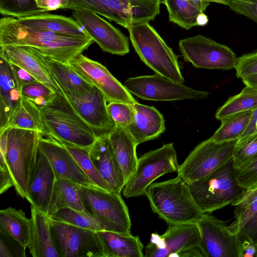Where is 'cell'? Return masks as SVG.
Here are the masks:
<instances>
[{
	"label": "cell",
	"mask_w": 257,
	"mask_h": 257,
	"mask_svg": "<svg viewBox=\"0 0 257 257\" xmlns=\"http://www.w3.org/2000/svg\"><path fill=\"white\" fill-rule=\"evenodd\" d=\"M255 133H257V108L252 111L248 125L239 139L245 138Z\"/></svg>",
	"instance_id": "50"
},
{
	"label": "cell",
	"mask_w": 257,
	"mask_h": 257,
	"mask_svg": "<svg viewBox=\"0 0 257 257\" xmlns=\"http://www.w3.org/2000/svg\"><path fill=\"white\" fill-rule=\"evenodd\" d=\"M27 28L79 38H90L83 27L73 18L47 12L17 18Z\"/></svg>",
	"instance_id": "24"
},
{
	"label": "cell",
	"mask_w": 257,
	"mask_h": 257,
	"mask_svg": "<svg viewBox=\"0 0 257 257\" xmlns=\"http://www.w3.org/2000/svg\"><path fill=\"white\" fill-rule=\"evenodd\" d=\"M50 225L60 257H109L97 232L51 218Z\"/></svg>",
	"instance_id": "10"
},
{
	"label": "cell",
	"mask_w": 257,
	"mask_h": 257,
	"mask_svg": "<svg viewBox=\"0 0 257 257\" xmlns=\"http://www.w3.org/2000/svg\"><path fill=\"white\" fill-rule=\"evenodd\" d=\"M196 203L210 213L237 201L246 190L238 183L232 159L206 176L188 183Z\"/></svg>",
	"instance_id": "5"
},
{
	"label": "cell",
	"mask_w": 257,
	"mask_h": 257,
	"mask_svg": "<svg viewBox=\"0 0 257 257\" xmlns=\"http://www.w3.org/2000/svg\"><path fill=\"white\" fill-rule=\"evenodd\" d=\"M228 7L234 12L257 23V0H233Z\"/></svg>",
	"instance_id": "46"
},
{
	"label": "cell",
	"mask_w": 257,
	"mask_h": 257,
	"mask_svg": "<svg viewBox=\"0 0 257 257\" xmlns=\"http://www.w3.org/2000/svg\"><path fill=\"white\" fill-rule=\"evenodd\" d=\"M38 8L47 12L58 9H67L69 0H35Z\"/></svg>",
	"instance_id": "49"
},
{
	"label": "cell",
	"mask_w": 257,
	"mask_h": 257,
	"mask_svg": "<svg viewBox=\"0 0 257 257\" xmlns=\"http://www.w3.org/2000/svg\"><path fill=\"white\" fill-rule=\"evenodd\" d=\"M108 138L126 183L137 167L138 145L126 127L116 126Z\"/></svg>",
	"instance_id": "28"
},
{
	"label": "cell",
	"mask_w": 257,
	"mask_h": 257,
	"mask_svg": "<svg viewBox=\"0 0 257 257\" xmlns=\"http://www.w3.org/2000/svg\"><path fill=\"white\" fill-rule=\"evenodd\" d=\"M200 233L196 223L168 224L162 235L151 234L145 247V256H176L189 247L199 245Z\"/></svg>",
	"instance_id": "16"
},
{
	"label": "cell",
	"mask_w": 257,
	"mask_h": 257,
	"mask_svg": "<svg viewBox=\"0 0 257 257\" xmlns=\"http://www.w3.org/2000/svg\"><path fill=\"white\" fill-rule=\"evenodd\" d=\"M26 247L0 230V257H25Z\"/></svg>",
	"instance_id": "44"
},
{
	"label": "cell",
	"mask_w": 257,
	"mask_h": 257,
	"mask_svg": "<svg viewBox=\"0 0 257 257\" xmlns=\"http://www.w3.org/2000/svg\"><path fill=\"white\" fill-rule=\"evenodd\" d=\"M0 230L27 247L31 239V220L21 209L10 207L0 211Z\"/></svg>",
	"instance_id": "33"
},
{
	"label": "cell",
	"mask_w": 257,
	"mask_h": 257,
	"mask_svg": "<svg viewBox=\"0 0 257 257\" xmlns=\"http://www.w3.org/2000/svg\"><path fill=\"white\" fill-rule=\"evenodd\" d=\"M107 108L116 126L126 127L132 122L135 114L133 104L110 102L107 104Z\"/></svg>",
	"instance_id": "42"
},
{
	"label": "cell",
	"mask_w": 257,
	"mask_h": 257,
	"mask_svg": "<svg viewBox=\"0 0 257 257\" xmlns=\"http://www.w3.org/2000/svg\"><path fill=\"white\" fill-rule=\"evenodd\" d=\"M243 250V257H255L256 248L247 240H244L242 242Z\"/></svg>",
	"instance_id": "52"
},
{
	"label": "cell",
	"mask_w": 257,
	"mask_h": 257,
	"mask_svg": "<svg viewBox=\"0 0 257 257\" xmlns=\"http://www.w3.org/2000/svg\"><path fill=\"white\" fill-rule=\"evenodd\" d=\"M252 112H239L223 118L220 127L211 138L217 143L239 140L248 125Z\"/></svg>",
	"instance_id": "36"
},
{
	"label": "cell",
	"mask_w": 257,
	"mask_h": 257,
	"mask_svg": "<svg viewBox=\"0 0 257 257\" xmlns=\"http://www.w3.org/2000/svg\"><path fill=\"white\" fill-rule=\"evenodd\" d=\"M145 196L152 211L168 225L196 223L204 213L194 200L189 184L178 175L151 184Z\"/></svg>",
	"instance_id": "2"
},
{
	"label": "cell",
	"mask_w": 257,
	"mask_h": 257,
	"mask_svg": "<svg viewBox=\"0 0 257 257\" xmlns=\"http://www.w3.org/2000/svg\"><path fill=\"white\" fill-rule=\"evenodd\" d=\"M133 105L134 117L126 128L137 145L158 138L165 131L164 117L155 107L138 102Z\"/></svg>",
	"instance_id": "23"
},
{
	"label": "cell",
	"mask_w": 257,
	"mask_h": 257,
	"mask_svg": "<svg viewBox=\"0 0 257 257\" xmlns=\"http://www.w3.org/2000/svg\"><path fill=\"white\" fill-rule=\"evenodd\" d=\"M177 154L173 143L150 151L138 158L136 171L126 182L123 195L127 197L145 196L147 187L161 176L177 171Z\"/></svg>",
	"instance_id": "8"
},
{
	"label": "cell",
	"mask_w": 257,
	"mask_h": 257,
	"mask_svg": "<svg viewBox=\"0 0 257 257\" xmlns=\"http://www.w3.org/2000/svg\"><path fill=\"white\" fill-rule=\"evenodd\" d=\"M127 29L136 52L148 67L175 82H184L178 56L149 22L135 24Z\"/></svg>",
	"instance_id": "4"
},
{
	"label": "cell",
	"mask_w": 257,
	"mask_h": 257,
	"mask_svg": "<svg viewBox=\"0 0 257 257\" xmlns=\"http://www.w3.org/2000/svg\"><path fill=\"white\" fill-rule=\"evenodd\" d=\"M89 156L112 191L120 194L125 181L108 136L97 137L89 148Z\"/></svg>",
	"instance_id": "22"
},
{
	"label": "cell",
	"mask_w": 257,
	"mask_h": 257,
	"mask_svg": "<svg viewBox=\"0 0 257 257\" xmlns=\"http://www.w3.org/2000/svg\"><path fill=\"white\" fill-rule=\"evenodd\" d=\"M45 12L37 7L35 0H0V13L4 17L19 18Z\"/></svg>",
	"instance_id": "39"
},
{
	"label": "cell",
	"mask_w": 257,
	"mask_h": 257,
	"mask_svg": "<svg viewBox=\"0 0 257 257\" xmlns=\"http://www.w3.org/2000/svg\"><path fill=\"white\" fill-rule=\"evenodd\" d=\"M80 186L69 180L56 176L47 214L50 217L63 208L86 212L79 194Z\"/></svg>",
	"instance_id": "32"
},
{
	"label": "cell",
	"mask_w": 257,
	"mask_h": 257,
	"mask_svg": "<svg viewBox=\"0 0 257 257\" xmlns=\"http://www.w3.org/2000/svg\"><path fill=\"white\" fill-rule=\"evenodd\" d=\"M31 235L28 246L33 257H60L55 246L50 225V217L31 205Z\"/></svg>",
	"instance_id": "25"
},
{
	"label": "cell",
	"mask_w": 257,
	"mask_h": 257,
	"mask_svg": "<svg viewBox=\"0 0 257 257\" xmlns=\"http://www.w3.org/2000/svg\"><path fill=\"white\" fill-rule=\"evenodd\" d=\"M44 59L52 78L63 93L79 95L91 89L93 85L79 75L69 64L45 56Z\"/></svg>",
	"instance_id": "29"
},
{
	"label": "cell",
	"mask_w": 257,
	"mask_h": 257,
	"mask_svg": "<svg viewBox=\"0 0 257 257\" xmlns=\"http://www.w3.org/2000/svg\"><path fill=\"white\" fill-rule=\"evenodd\" d=\"M257 156V133L237 142L232 158L234 169L241 168Z\"/></svg>",
	"instance_id": "40"
},
{
	"label": "cell",
	"mask_w": 257,
	"mask_h": 257,
	"mask_svg": "<svg viewBox=\"0 0 257 257\" xmlns=\"http://www.w3.org/2000/svg\"><path fill=\"white\" fill-rule=\"evenodd\" d=\"M176 257H205L199 245L194 246L178 253Z\"/></svg>",
	"instance_id": "51"
},
{
	"label": "cell",
	"mask_w": 257,
	"mask_h": 257,
	"mask_svg": "<svg viewBox=\"0 0 257 257\" xmlns=\"http://www.w3.org/2000/svg\"><path fill=\"white\" fill-rule=\"evenodd\" d=\"M79 191L87 213L131 229L128 210L120 194L82 186Z\"/></svg>",
	"instance_id": "18"
},
{
	"label": "cell",
	"mask_w": 257,
	"mask_h": 257,
	"mask_svg": "<svg viewBox=\"0 0 257 257\" xmlns=\"http://www.w3.org/2000/svg\"><path fill=\"white\" fill-rule=\"evenodd\" d=\"M257 108V87L245 86L241 91L227 100L217 110L215 117L220 121L235 113Z\"/></svg>",
	"instance_id": "37"
},
{
	"label": "cell",
	"mask_w": 257,
	"mask_h": 257,
	"mask_svg": "<svg viewBox=\"0 0 257 257\" xmlns=\"http://www.w3.org/2000/svg\"><path fill=\"white\" fill-rule=\"evenodd\" d=\"M238 140L217 143L210 138L204 141L179 165L178 175L190 183L209 174L232 159Z\"/></svg>",
	"instance_id": "9"
},
{
	"label": "cell",
	"mask_w": 257,
	"mask_h": 257,
	"mask_svg": "<svg viewBox=\"0 0 257 257\" xmlns=\"http://www.w3.org/2000/svg\"><path fill=\"white\" fill-rule=\"evenodd\" d=\"M238 184L244 189L249 190L257 187V156L245 166L234 169Z\"/></svg>",
	"instance_id": "43"
},
{
	"label": "cell",
	"mask_w": 257,
	"mask_h": 257,
	"mask_svg": "<svg viewBox=\"0 0 257 257\" xmlns=\"http://www.w3.org/2000/svg\"><path fill=\"white\" fill-rule=\"evenodd\" d=\"M195 5L197 7L199 10L204 12L207 7L210 5V3L205 2L202 0H192Z\"/></svg>",
	"instance_id": "55"
},
{
	"label": "cell",
	"mask_w": 257,
	"mask_h": 257,
	"mask_svg": "<svg viewBox=\"0 0 257 257\" xmlns=\"http://www.w3.org/2000/svg\"><path fill=\"white\" fill-rule=\"evenodd\" d=\"M204 2L208 3H217L220 4L228 6L232 2L233 0H202Z\"/></svg>",
	"instance_id": "56"
},
{
	"label": "cell",
	"mask_w": 257,
	"mask_h": 257,
	"mask_svg": "<svg viewBox=\"0 0 257 257\" xmlns=\"http://www.w3.org/2000/svg\"><path fill=\"white\" fill-rule=\"evenodd\" d=\"M234 69L236 76L242 80L257 73V51L237 57Z\"/></svg>",
	"instance_id": "45"
},
{
	"label": "cell",
	"mask_w": 257,
	"mask_h": 257,
	"mask_svg": "<svg viewBox=\"0 0 257 257\" xmlns=\"http://www.w3.org/2000/svg\"><path fill=\"white\" fill-rule=\"evenodd\" d=\"M8 127L35 131L45 136L40 108L31 101L22 97L9 118Z\"/></svg>",
	"instance_id": "34"
},
{
	"label": "cell",
	"mask_w": 257,
	"mask_h": 257,
	"mask_svg": "<svg viewBox=\"0 0 257 257\" xmlns=\"http://www.w3.org/2000/svg\"><path fill=\"white\" fill-rule=\"evenodd\" d=\"M39 147L49 160L56 176L80 186L101 189L87 176L70 152L58 141L43 137Z\"/></svg>",
	"instance_id": "19"
},
{
	"label": "cell",
	"mask_w": 257,
	"mask_h": 257,
	"mask_svg": "<svg viewBox=\"0 0 257 257\" xmlns=\"http://www.w3.org/2000/svg\"><path fill=\"white\" fill-rule=\"evenodd\" d=\"M208 22L207 16L202 12L199 14L197 18V23L198 26H202L206 25Z\"/></svg>",
	"instance_id": "54"
},
{
	"label": "cell",
	"mask_w": 257,
	"mask_h": 257,
	"mask_svg": "<svg viewBox=\"0 0 257 257\" xmlns=\"http://www.w3.org/2000/svg\"><path fill=\"white\" fill-rule=\"evenodd\" d=\"M0 57L24 69L56 92L60 91L50 74L44 56L34 48L21 45L0 46Z\"/></svg>",
	"instance_id": "20"
},
{
	"label": "cell",
	"mask_w": 257,
	"mask_h": 257,
	"mask_svg": "<svg viewBox=\"0 0 257 257\" xmlns=\"http://www.w3.org/2000/svg\"><path fill=\"white\" fill-rule=\"evenodd\" d=\"M50 217L56 221L96 232L109 231L118 233H131V229L120 224L95 217L84 211H79L70 208L60 209Z\"/></svg>",
	"instance_id": "30"
},
{
	"label": "cell",
	"mask_w": 257,
	"mask_h": 257,
	"mask_svg": "<svg viewBox=\"0 0 257 257\" xmlns=\"http://www.w3.org/2000/svg\"><path fill=\"white\" fill-rule=\"evenodd\" d=\"M123 85L132 94L144 100L201 99L209 95L207 91L194 89L156 73L153 75L128 78Z\"/></svg>",
	"instance_id": "11"
},
{
	"label": "cell",
	"mask_w": 257,
	"mask_h": 257,
	"mask_svg": "<svg viewBox=\"0 0 257 257\" xmlns=\"http://www.w3.org/2000/svg\"><path fill=\"white\" fill-rule=\"evenodd\" d=\"M161 3L162 0H69L67 9L89 10L127 29L153 20Z\"/></svg>",
	"instance_id": "7"
},
{
	"label": "cell",
	"mask_w": 257,
	"mask_h": 257,
	"mask_svg": "<svg viewBox=\"0 0 257 257\" xmlns=\"http://www.w3.org/2000/svg\"><path fill=\"white\" fill-rule=\"evenodd\" d=\"M21 93L22 97L31 101L41 108L54 99L57 92L47 85L38 81L24 86L21 90Z\"/></svg>",
	"instance_id": "41"
},
{
	"label": "cell",
	"mask_w": 257,
	"mask_h": 257,
	"mask_svg": "<svg viewBox=\"0 0 257 257\" xmlns=\"http://www.w3.org/2000/svg\"><path fill=\"white\" fill-rule=\"evenodd\" d=\"M234 207V223L242 227L238 234L242 242L247 240L257 246V187L246 190L231 204Z\"/></svg>",
	"instance_id": "26"
},
{
	"label": "cell",
	"mask_w": 257,
	"mask_h": 257,
	"mask_svg": "<svg viewBox=\"0 0 257 257\" xmlns=\"http://www.w3.org/2000/svg\"><path fill=\"white\" fill-rule=\"evenodd\" d=\"M12 186L14 182L3 155L0 153V194L6 192Z\"/></svg>",
	"instance_id": "47"
},
{
	"label": "cell",
	"mask_w": 257,
	"mask_h": 257,
	"mask_svg": "<svg viewBox=\"0 0 257 257\" xmlns=\"http://www.w3.org/2000/svg\"><path fill=\"white\" fill-rule=\"evenodd\" d=\"M179 47L184 60L198 68L230 70L237 59L230 48L201 35L180 40Z\"/></svg>",
	"instance_id": "12"
},
{
	"label": "cell",
	"mask_w": 257,
	"mask_h": 257,
	"mask_svg": "<svg viewBox=\"0 0 257 257\" xmlns=\"http://www.w3.org/2000/svg\"><path fill=\"white\" fill-rule=\"evenodd\" d=\"M69 65L84 79L97 87L106 100L133 104L137 101L132 94L101 63L79 54Z\"/></svg>",
	"instance_id": "14"
},
{
	"label": "cell",
	"mask_w": 257,
	"mask_h": 257,
	"mask_svg": "<svg viewBox=\"0 0 257 257\" xmlns=\"http://www.w3.org/2000/svg\"><path fill=\"white\" fill-rule=\"evenodd\" d=\"M40 110L46 136L85 148H89L96 140L94 131L60 90Z\"/></svg>",
	"instance_id": "3"
},
{
	"label": "cell",
	"mask_w": 257,
	"mask_h": 257,
	"mask_svg": "<svg viewBox=\"0 0 257 257\" xmlns=\"http://www.w3.org/2000/svg\"><path fill=\"white\" fill-rule=\"evenodd\" d=\"M109 257H143L144 245L139 236L131 233L97 232Z\"/></svg>",
	"instance_id": "31"
},
{
	"label": "cell",
	"mask_w": 257,
	"mask_h": 257,
	"mask_svg": "<svg viewBox=\"0 0 257 257\" xmlns=\"http://www.w3.org/2000/svg\"><path fill=\"white\" fill-rule=\"evenodd\" d=\"M63 94L92 129L96 138L108 136L115 128V124L107 110L106 99L95 86H92L90 90L79 95Z\"/></svg>",
	"instance_id": "17"
},
{
	"label": "cell",
	"mask_w": 257,
	"mask_h": 257,
	"mask_svg": "<svg viewBox=\"0 0 257 257\" xmlns=\"http://www.w3.org/2000/svg\"><path fill=\"white\" fill-rule=\"evenodd\" d=\"M55 179V172L39 146L26 199L32 205L46 214L47 213Z\"/></svg>",
	"instance_id": "21"
},
{
	"label": "cell",
	"mask_w": 257,
	"mask_h": 257,
	"mask_svg": "<svg viewBox=\"0 0 257 257\" xmlns=\"http://www.w3.org/2000/svg\"><path fill=\"white\" fill-rule=\"evenodd\" d=\"M72 16L104 52L120 56L129 52V38L98 14L78 9L72 10Z\"/></svg>",
	"instance_id": "15"
},
{
	"label": "cell",
	"mask_w": 257,
	"mask_h": 257,
	"mask_svg": "<svg viewBox=\"0 0 257 257\" xmlns=\"http://www.w3.org/2000/svg\"><path fill=\"white\" fill-rule=\"evenodd\" d=\"M196 224L200 233L199 247L205 257H243L239 234L229 229L227 222L204 213Z\"/></svg>",
	"instance_id": "13"
},
{
	"label": "cell",
	"mask_w": 257,
	"mask_h": 257,
	"mask_svg": "<svg viewBox=\"0 0 257 257\" xmlns=\"http://www.w3.org/2000/svg\"><path fill=\"white\" fill-rule=\"evenodd\" d=\"M169 14L170 22L186 30L198 26L197 18L200 11L192 0H162Z\"/></svg>",
	"instance_id": "35"
},
{
	"label": "cell",
	"mask_w": 257,
	"mask_h": 257,
	"mask_svg": "<svg viewBox=\"0 0 257 257\" xmlns=\"http://www.w3.org/2000/svg\"><path fill=\"white\" fill-rule=\"evenodd\" d=\"M59 142L65 146L92 181L102 190L108 192L112 191L109 185L99 174L91 160L89 156V148L79 147L63 142Z\"/></svg>",
	"instance_id": "38"
},
{
	"label": "cell",
	"mask_w": 257,
	"mask_h": 257,
	"mask_svg": "<svg viewBox=\"0 0 257 257\" xmlns=\"http://www.w3.org/2000/svg\"><path fill=\"white\" fill-rule=\"evenodd\" d=\"M0 132L7 128L9 118L22 98L10 63L0 57Z\"/></svg>",
	"instance_id": "27"
},
{
	"label": "cell",
	"mask_w": 257,
	"mask_h": 257,
	"mask_svg": "<svg viewBox=\"0 0 257 257\" xmlns=\"http://www.w3.org/2000/svg\"><path fill=\"white\" fill-rule=\"evenodd\" d=\"M93 42L91 38H74L27 28L12 17L0 20V46H30L45 56L66 64L82 54Z\"/></svg>",
	"instance_id": "1"
},
{
	"label": "cell",
	"mask_w": 257,
	"mask_h": 257,
	"mask_svg": "<svg viewBox=\"0 0 257 257\" xmlns=\"http://www.w3.org/2000/svg\"><path fill=\"white\" fill-rule=\"evenodd\" d=\"M43 135L33 130L8 128V143L4 157L14 187L23 198L28 195L30 178L36 161L39 142Z\"/></svg>",
	"instance_id": "6"
},
{
	"label": "cell",
	"mask_w": 257,
	"mask_h": 257,
	"mask_svg": "<svg viewBox=\"0 0 257 257\" xmlns=\"http://www.w3.org/2000/svg\"><path fill=\"white\" fill-rule=\"evenodd\" d=\"M9 63L20 90L26 85L38 81L35 78L24 69L14 64Z\"/></svg>",
	"instance_id": "48"
},
{
	"label": "cell",
	"mask_w": 257,
	"mask_h": 257,
	"mask_svg": "<svg viewBox=\"0 0 257 257\" xmlns=\"http://www.w3.org/2000/svg\"><path fill=\"white\" fill-rule=\"evenodd\" d=\"M245 86L257 87V73L242 80Z\"/></svg>",
	"instance_id": "53"
}]
</instances>
